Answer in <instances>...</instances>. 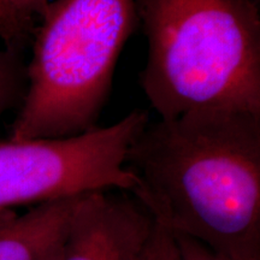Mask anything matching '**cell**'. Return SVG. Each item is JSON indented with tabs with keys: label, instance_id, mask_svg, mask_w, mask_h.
Here are the masks:
<instances>
[{
	"label": "cell",
	"instance_id": "1",
	"mask_svg": "<svg viewBox=\"0 0 260 260\" xmlns=\"http://www.w3.org/2000/svg\"><path fill=\"white\" fill-rule=\"evenodd\" d=\"M132 191L170 235L260 260V113L199 110L147 123L126 151Z\"/></svg>",
	"mask_w": 260,
	"mask_h": 260
},
{
	"label": "cell",
	"instance_id": "2",
	"mask_svg": "<svg viewBox=\"0 0 260 260\" xmlns=\"http://www.w3.org/2000/svg\"><path fill=\"white\" fill-rule=\"evenodd\" d=\"M147 40L140 86L159 119L212 109L260 113L255 0H135Z\"/></svg>",
	"mask_w": 260,
	"mask_h": 260
},
{
	"label": "cell",
	"instance_id": "3",
	"mask_svg": "<svg viewBox=\"0 0 260 260\" xmlns=\"http://www.w3.org/2000/svg\"><path fill=\"white\" fill-rule=\"evenodd\" d=\"M138 28L135 0L50 2L32 35L10 140L70 138L99 126L117 61Z\"/></svg>",
	"mask_w": 260,
	"mask_h": 260
},
{
	"label": "cell",
	"instance_id": "4",
	"mask_svg": "<svg viewBox=\"0 0 260 260\" xmlns=\"http://www.w3.org/2000/svg\"><path fill=\"white\" fill-rule=\"evenodd\" d=\"M148 122L147 112L135 110L70 138L0 141V211L92 191L132 193L136 183L125 154Z\"/></svg>",
	"mask_w": 260,
	"mask_h": 260
},
{
	"label": "cell",
	"instance_id": "5",
	"mask_svg": "<svg viewBox=\"0 0 260 260\" xmlns=\"http://www.w3.org/2000/svg\"><path fill=\"white\" fill-rule=\"evenodd\" d=\"M155 224L128 191L81 195L54 260H149Z\"/></svg>",
	"mask_w": 260,
	"mask_h": 260
},
{
	"label": "cell",
	"instance_id": "6",
	"mask_svg": "<svg viewBox=\"0 0 260 260\" xmlns=\"http://www.w3.org/2000/svg\"><path fill=\"white\" fill-rule=\"evenodd\" d=\"M80 198L77 195L37 205L2 224L0 260L56 259Z\"/></svg>",
	"mask_w": 260,
	"mask_h": 260
},
{
	"label": "cell",
	"instance_id": "7",
	"mask_svg": "<svg viewBox=\"0 0 260 260\" xmlns=\"http://www.w3.org/2000/svg\"><path fill=\"white\" fill-rule=\"evenodd\" d=\"M51 0H0V40L11 53L22 56L30 46L39 22Z\"/></svg>",
	"mask_w": 260,
	"mask_h": 260
},
{
	"label": "cell",
	"instance_id": "8",
	"mask_svg": "<svg viewBox=\"0 0 260 260\" xmlns=\"http://www.w3.org/2000/svg\"><path fill=\"white\" fill-rule=\"evenodd\" d=\"M27 88L22 56L0 46V119L12 107L21 105Z\"/></svg>",
	"mask_w": 260,
	"mask_h": 260
},
{
	"label": "cell",
	"instance_id": "9",
	"mask_svg": "<svg viewBox=\"0 0 260 260\" xmlns=\"http://www.w3.org/2000/svg\"><path fill=\"white\" fill-rule=\"evenodd\" d=\"M171 237L177 260H233L191 237L183 235H171Z\"/></svg>",
	"mask_w": 260,
	"mask_h": 260
},
{
	"label": "cell",
	"instance_id": "10",
	"mask_svg": "<svg viewBox=\"0 0 260 260\" xmlns=\"http://www.w3.org/2000/svg\"><path fill=\"white\" fill-rule=\"evenodd\" d=\"M149 260H177L171 235L158 225L155 229Z\"/></svg>",
	"mask_w": 260,
	"mask_h": 260
},
{
	"label": "cell",
	"instance_id": "11",
	"mask_svg": "<svg viewBox=\"0 0 260 260\" xmlns=\"http://www.w3.org/2000/svg\"><path fill=\"white\" fill-rule=\"evenodd\" d=\"M17 216V213L14 210H6V211H0V225L8 222V220L12 219L14 217Z\"/></svg>",
	"mask_w": 260,
	"mask_h": 260
}]
</instances>
